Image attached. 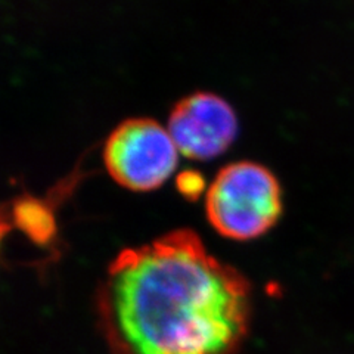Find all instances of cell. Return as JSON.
Masks as SVG:
<instances>
[{
  "instance_id": "1",
  "label": "cell",
  "mask_w": 354,
  "mask_h": 354,
  "mask_svg": "<svg viewBox=\"0 0 354 354\" xmlns=\"http://www.w3.org/2000/svg\"><path fill=\"white\" fill-rule=\"evenodd\" d=\"M115 354H235L247 335V279L209 254L191 229L124 248L96 295Z\"/></svg>"
},
{
  "instance_id": "5",
  "label": "cell",
  "mask_w": 354,
  "mask_h": 354,
  "mask_svg": "<svg viewBox=\"0 0 354 354\" xmlns=\"http://www.w3.org/2000/svg\"><path fill=\"white\" fill-rule=\"evenodd\" d=\"M176 185L187 198H196L204 189V179L198 171L185 170L177 176Z\"/></svg>"
},
{
  "instance_id": "4",
  "label": "cell",
  "mask_w": 354,
  "mask_h": 354,
  "mask_svg": "<svg viewBox=\"0 0 354 354\" xmlns=\"http://www.w3.org/2000/svg\"><path fill=\"white\" fill-rule=\"evenodd\" d=\"M232 106L216 93L195 92L182 97L169 117L167 130L183 155L205 160L225 151L236 135Z\"/></svg>"
},
{
  "instance_id": "2",
  "label": "cell",
  "mask_w": 354,
  "mask_h": 354,
  "mask_svg": "<svg viewBox=\"0 0 354 354\" xmlns=\"http://www.w3.org/2000/svg\"><path fill=\"white\" fill-rule=\"evenodd\" d=\"M207 217L221 235L250 239L279 217L281 186L274 174L254 161H236L216 174L205 196Z\"/></svg>"
},
{
  "instance_id": "3",
  "label": "cell",
  "mask_w": 354,
  "mask_h": 354,
  "mask_svg": "<svg viewBox=\"0 0 354 354\" xmlns=\"http://www.w3.org/2000/svg\"><path fill=\"white\" fill-rule=\"evenodd\" d=\"M177 147L157 121L127 118L109 133L104 148L105 167L120 185L148 191L161 185L177 164Z\"/></svg>"
}]
</instances>
